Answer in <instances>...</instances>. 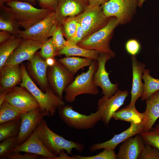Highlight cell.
<instances>
[{"instance_id":"5","label":"cell","mask_w":159,"mask_h":159,"mask_svg":"<svg viewBox=\"0 0 159 159\" xmlns=\"http://www.w3.org/2000/svg\"><path fill=\"white\" fill-rule=\"evenodd\" d=\"M97 67V61L93 60L87 72H82L76 76L64 90L65 94L64 98L66 102H72L78 96L81 95H97L98 94L99 90L93 80V75Z\"/></svg>"},{"instance_id":"41","label":"cell","mask_w":159,"mask_h":159,"mask_svg":"<svg viewBox=\"0 0 159 159\" xmlns=\"http://www.w3.org/2000/svg\"><path fill=\"white\" fill-rule=\"evenodd\" d=\"M39 156L37 155L25 152L22 154L20 152L11 151L8 155V159H37Z\"/></svg>"},{"instance_id":"18","label":"cell","mask_w":159,"mask_h":159,"mask_svg":"<svg viewBox=\"0 0 159 159\" xmlns=\"http://www.w3.org/2000/svg\"><path fill=\"white\" fill-rule=\"evenodd\" d=\"M144 131V122L140 123L131 122L130 126L125 131L119 134L115 135L112 138L108 141L93 144L90 147L89 150L91 152L103 149L114 150L119 144L126 139L139 134Z\"/></svg>"},{"instance_id":"27","label":"cell","mask_w":159,"mask_h":159,"mask_svg":"<svg viewBox=\"0 0 159 159\" xmlns=\"http://www.w3.org/2000/svg\"><path fill=\"white\" fill-rule=\"evenodd\" d=\"M22 39L21 38L16 36L0 44V69L4 66L8 58Z\"/></svg>"},{"instance_id":"3","label":"cell","mask_w":159,"mask_h":159,"mask_svg":"<svg viewBox=\"0 0 159 159\" xmlns=\"http://www.w3.org/2000/svg\"><path fill=\"white\" fill-rule=\"evenodd\" d=\"M119 24L115 17H110L106 24L100 29L85 38L77 45L82 48L94 50L100 53H106L114 58L115 53L110 44L113 32Z\"/></svg>"},{"instance_id":"21","label":"cell","mask_w":159,"mask_h":159,"mask_svg":"<svg viewBox=\"0 0 159 159\" xmlns=\"http://www.w3.org/2000/svg\"><path fill=\"white\" fill-rule=\"evenodd\" d=\"M0 71V92L9 90L21 83L22 73L20 64L5 65Z\"/></svg>"},{"instance_id":"22","label":"cell","mask_w":159,"mask_h":159,"mask_svg":"<svg viewBox=\"0 0 159 159\" xmlns=\"http://www.w3.org/2000/svg\"><path fill=\"white\" fill-rule=\"evenodd\" d=\"M132 69V82L130 106L135 105L138 99L143 95L144 85L142 81L143 70L145 65L138 62L135 56L131 57Z\"/></svg>"},{"instance_id":"40","label":"cell","mask_w":159,"mask_h":159,"mask_svg":"<svg viewBox=\"0 0 159 159\" xmlns=\"http://www.w3.org/2000/svg\"><path fill=\"white\" fill-rule=\"evenodd\" d=\"M85 31L80 24L78 23L76 30L74 34L66 40L69 44L77 45L84 38Z\"/></svg>"},{"instance_id":"31","label":"cell","mask_w":159,"mask_h":159,"mask_svg":"<svg viewBox=\"0 0 159 159\" xmlns=\"http://www.w3.org/2000/svg\"><path fill=\"white\" fill-rule=\"evenodd\" d=\"M16 22L4 14L0 16V30L9 32L16 36L21 30Z\"/></svg>"},{"instance_id":"2","label":"cell","mask_w":159,"mask_h":159,"mask_svg":"<svg viewBox=\"0 0 159 159\" xmlns=\"http://www.w3.org/2000/svg\"><path fill=\"white\" fill-rule=\"evenodd\" d=\"M22 80L20 86L26 88L33 96L38 103L41 110L47 116L54 115L56 111L65 105L60 98L49 87L45 92L39 89L29 75L25 66L22 64Z\"/></svg>"},{"instance_id":"11","label":"cell","mask_w":159,"mask_h":159,"mask_svg":"<svg viewBox=\"0 0 159 159\" xmlns=\"http://www.w3.org/2000/svg\"><path fill=\"white\" fill-rule=\"evenodd\" d=\"M112 58L110 54L106 53H100L97 60L98 67L95 72L93 80L95 85L100 87L102 90L104 95L107 97L112 96L118 90V84H112L109 77V72L106 70V62Z\"/></svg>"},{"instance_id":"39","label":"cell","mask_w":159,"mask_h":159,"mask_svg":"<svg viewBox=\"0 0 159 159\" xmlns=\"http://www.w3.org/2000/svg\"><path fill=\"white\" fill-rule=\"evenodd\" d=\"M125 48L129 54L132 56H135L140 52L141 45L137 40L131 39L126 42L125 44Z\"/></svg>"},{"instance_id":"10","label":"cell","mask_w":159,"mask_h":159,"mask_svg":"<svg viewBox=\"0 0 159 159\" xmlns=\"http://www.w3.org/2000/svg\"><path fill=\"white\" fill-rule=\"evenodd\" d=\"M47 79L49 86L55 93L63 100L65 88L74 80L73 75L58 61L53 66L49 67Z\"/></svg>"},{"instance_id":"6","label":"cell","mask_w":159,"mask_h":159,"mask_svg":"<svg viewBox=\"0 0 159 159\" xmlns=\"http://www.w3.org/2000/svg\"><path fill=\"white\" fill-rule=\"evenodd\" d=\"M58 110L59 116L63 122L69 127L77 130L92 128L101 120L100 112L97 110L87 115L75 111L69 105H64Z\"/></svg>"},{"instance_id":"35","label":"cell","mask_w":159,"mask_h":159,"mask_svg":"<svg viewBox=\"0 0 159 159\" xmlns=\"http://www.w3.org/2000/svg\"><path fill=\"white\" fill-rule=\"evenodd\" d=\"M38 52L40 56L45 60L48 58L54 57L58 55V51L50 38L44 42Z\"/></svg>"},{"instance_id":"36","label":"cell","mask_w":159,"mask_h":159,"mask_svg":"<svg viewBox=\"0 0 159 159\" xmlns=\"http://www.w3.org/2000/svg\"><path fill=\"white\" fill-rule=\"evenodd\" d=\"M140 135L145 143L149 144L159 150V132L153 130L143 131Z\"/></svg>"},{"instance_id":"37","label":"cell","mask_w":159,"mask_h":159,"mask_svg":"<svg viewBox=\"0 0 159 159\" xmlns=\"http://www.w3.org/2000/svg\"><path fill=\"white\" fill-rule=\"evenodd\" d=\"M139 159H159V150L145 143Z\"/></svg>"},{"instance_id":"26","label":"cell","mask_w":159,"mask_h":159,"mask_svg":"<svg viewBox=\"0 0 159 159\" xmlns=\"http://www.w3.org/2000/svg\"><path fill=\"white\" fill-rule=\"evenodd\" d=\"M92 60L87 58L70 56L60 58L58 61L74 75L80 69L89 66Z\"/></svg>"},{"instance_id":"1","label":"cell","mask_w":159,"mask_h":159,"mask_svg":"<svg viewBox=\"0 0 159 159\" xmlns=\"http://www.w3.org/2000/svg\"><path fill=\"white\" fill-rule=\"evenodd\" d=\"M0 9L4 14L11 18L19 27L26 29L44 19L54 11L38 9L26 2L11 0L6 5L0 3Z\"/></svg>"},{"instance_id":"19","label":"cell","mask_w":159,"mask_h":159,"mask_svg":"<svg viewBox=\"0 0 159 159\" xmlns=\"http://www.w3.org/2000/svg\"><path fill=\"white\" fill-rule=\"evenodd\" d=\"M28 71L41 89L45 92L50 87L47 79L48 66L45 60L37 52L29 61Z\"/></svg>"},{"instance_id":"8","label":"cell","mask_w":159,"mask_h":159,"mask_svg":"<svg viewBox=\"0 0 159 159\" xmlns=\"http://www.w3.org/2000/svg\"><path fill=\"white\" fill-rule=\"evenodd\" d=\"M75 17L85 31L84 38L103 27L110 18L104 14L101 6L98 5H89L82 13Z\"/></svg>"},{"instance_id":"45","label":"cell","mask_w":159,"mask_h":159,"mask_svg":"<svg viewBox=\"0 0 159 159\" xmlns=\"http://www.w3.org/2000/svg\"><path fill=\"white\" fill-rule=\"evenodd\" d=\"M109 0H88L90 6H101Z\"/></svg>"},{"instance_id":"48","label":"cell","mask_w":159,"mask_h":159,"mask_svg":"<svg viewBox=\"0 0 159 159\" xmlns=\"http://www.w3.org/2000/svg\"><path fill=\"white\" fill-rule=\"evenodd\" d=\"M16 0L27 2L32 4L33 5H35L36 4V0Z\"/></svg>"},{"instance_id":"17","label":"cell","mask_w":159,"mask_h":159,"mask_svg":"<svg viewBox=\"0 0 159 159\" xmlns=\"http://www.w3.org/2000/svg\"><path fill=\"white\" fill-rule=\"evenodd\" d=\"M89 6L88 0H58L54 12L58 24H61L68 18L80 14Z\"/></svg>"},{"instance_id":"16","label":"cell","mask_w":159,"mask_h":159,"mask_svg":"<svg viewBox=\"0 0 159 159\" xmlns=\"http://www.w3.org/2000/svg\"><path fill=\"white\" fill-rule=\"evenodd\" d=\"M44 42L22 39L6 62L5 65L20 64L22 62L30 60Z\"/></svg>"},{"instance_id":"24","label":"cell","mask_w":159,"mask_h":159,"mask_svg":"<svg viewBox=\"0 0 159 159\" xmlns=\"http://www.w3.org/2000/svg\"><path fill=\"white\" fill-rule=\"evenodd\" d=\"M112 118L130 123H140L144 122L145 116L143 113L139 112L136 109L135 105H129L117 111L113 114Z\"/></svg>"},{"instance_id":"34","label":"cell","mask_w":159,"mask_h":159,"mask_svg":"<svg viewBox=\"0 0 159 159\" xmlns=\"http://www.w3.org/2000/svg\"><path fill=\"white\" fill-rule=\"evenodd\" d=\"M77 23L74 17L66 19L61 24L63 35L66 40L74 34L76 30Z\"/></svg>"},{"instance_id":"23","label":"cell","mask_w":159,"mask_h":159,"mask_svg":"<svg viewBox=\"0 0 159 159\" xmlns=\"http://www.w3.org/2000/svg\"><path fill=\"white\" fill-rule=\"evenodd\" d=\"M143 113L145 116L144 131H150L159 117V90L146 100V108Z\"/></svg>"},{"instance_id":"4","label":"cell","mask_w":159,"mask_h":159,"mask_svg":"<svg viewBox=\"0 0 159 159\" xmlns=\"http://www.w3.org/2000/svg\"><path fill=\"white\" fill-rule=\"evenodd\" d=\"M39 137L46 146L50 151L58 155L62 150L69 154L75 149L81 153L84 150V144L77 141L67 140L53 131L43 119L38 125Z\"/></svg>"},{"instance_id":"32","label":"cell","mask_w":159,"mask_h":159,"mask_svg":"<svg viewBox=\"0 0 159 159\" xmlns=\"http://www.w3.org/2000/svg\"><path fill=\"white\" fill-rule=\"evenodd\" d=\"M17 136L5 139L0 143V159H7L12 150L16 146Z\"/></svg>"},{"instance_id":"44","label":"cell","mask_w":159,"mask_h":159,"mask_svg":"<svg viewBox=\"0 0 159 159\" xmlns=\"http://www.w3.org/2000/svg\"><path fill=\"white\" fill-rule=\"evenodd\" d=\"M64 151H62L55 159H78L76 155L69 156L64 153Z\"/></svg>"},{"instance_id":"28","label":"cell","mask_w":159,"mask_h":159,"mask_svg":"<svg viewBox=\"0 0 159 159\" xmlns=\"http://www.w3.org/2000/svg\"><path fill=\"white\" fill-rule=\"evenodd\" d=\"M150 71L144 69L143 79L144 82V87L141 100H146L156 91L159 90V79H155L149 74Z\"/></svg>"},{"instance_id":"42","label":"cell","mask_w":159,"mask_h":159,"mask_svg":"<svg viewBox=\"0 0 159 159\" xmlns=\"http://www.w3.org/2000/svg\"><path fill=\"white\" fill-rule=\"evenodd\" d=\"M41 8L49 9L55 11L56 9L58 0H37Z\"/></svg>"},{"instance_id":"50","label":"cell","mask_w":159,"mask_h":159,"mask_svg":"<svg viewBox=\"0 0 159 159\" xmlns=\"http://www.w3.org/2000/svg\"><path fill=\"white\" fill-rule=\"evenodd\" d=\"M138 0V6L141 7L145 0Z\"/></svg>"},{"instance_id":"14","label":"cell","mask_w":159,"mask_h":159,"mask_svg":"<svg viewBox=\"0 0 159 159\" xmlns=\"http://www.w3.org/2000/svg\"><path fill=\"white\" fill-rule=\"evenodd\" d=\"M11 151L24 152L42 156V159H55L57 155L50 151L40 139L38 126L31 135L24 142L16 146Z\"/></svg>"},{"instance_id":"9","label":"cell","mask_w":159,"mask_h":159,"mask_svg":"<svg viewBox=\"0 0 159 159\" xmlns=\"http://www.w3.org/2000/svg\"><path fill=\"white\" fill-rule=\"evenodd\" d=\"M58 24L54 11L28 29L20 30L16 36L22 39L44 42L51 37Z\"/></svg>"},{"instance_id":"29","label":"cell","mask_w":159,"mask_h":159,"mask_svg":"<svg viewBox=\"0 0 159 159\" xmlns=\"http://www.w3.org/2000/svg\"><path fill=\"white\" fill-rule=\"evenodd\" d=\"M21 124V118L0 124V141L18 136Z\"/></svg>"},{"instance_id":"25","label":"cell","mask_w":159,"mask_h":159,"mask_svg":"<svg viewBox=\"0 0 159 159\" xmlns=\"http://www.w3.org/2000/svg\"><path fill=\"white\" fill-rule=\"evenodd\" d=\"M58 55H64L66 57L78 56L97 60L99 53L97 51L82 48L78 45L69 44L59 51Z\"/></svg>"},{"instance_id":"38","label":"cell","mask_w":159,"mask_h":159,"mask_svg":"<svg viewBox=\"0 0 159 159\" xmlns=\"http://www.w3.org/2000/svg\"><path fill=\"white\" fill-rule=\"evenodd\" d=\"M78 159H117L114 150L105 149L99 154L91 156H84L76 155Z\"/></svg>"},{"instance_id":"33","label":"cell","mask_w":159,"mask_h":159,"mask_svg":"<svg viewBox=\"0 0 159 159\" xmlns=\"http://www.w3.org/2000/svg\"><path fill=\"white\" fill-rule=\"evenodd\" d=\"M64 36L61 24H58L51 36L52 43L58 52L69 44Z\"/></svg>"},{"instance_id":"7","label":"cell","mask_w":159,"mask_h":159,"mask_svg":"<svg viewBox=\"0 0 159 159\" xmlns=\"http://www.w3.org/2000/svg\"><path fill=\"white\" fill-rule=\"evenodd\" d=\"M138 6V0H109L101 6L106 16L115 17L123 24L130 21Z\"/></svg>"},{"instance_id":"43","label":"cell","mask_w":159,"mask_h":159,"mask_svg":"<svg viewBox=\"0 0 159 159\" xmlns=\"http://www.w3.org/2000/svg\"><path fill=\"white\" fill-rule=\"evenodd\" d=\"M15 37H16L15 35L8 32L1 31L0 32V44H1Z\"/></svg>"},{"instance_id":"46","label":"cell","mask_w":159,"mask_h":159,"mask_svg":"<svg viewBox=\"0 0 159 159\" xmlns=\"http://www.w3.org/2000/svg\"><path fill=\"white\" fill-rule=\"evenodd\" d=\"M45 60L48 67L53 66L57 61L54 57L48 58L46 59Z\"/></svg>"},{"instance_id":"49","label":"cell","mask_w":159,"mask_h":159,"mask_svg":"<svg viewBox=\"0 0 159 159\" xmlns=\"http://www.w3.org/2000/svg\"><path fill=\"white\" fill-rule=\"evenodd\" d=\"M152 130L155 131L159 132V124H157L155 127L153 128Z\"/></svg>"},{"instance_id":"13","label":"cell","mask_w":159,"mask_h":159,"mask_svg":"<svg viewBox=\"0 0 159 159\" xmlns=\"http://www.w3.org/2000/svg\"><path fill=\"white\" fill-rule=\"evenodd\" d=\"M129 93L127 91L118 90L111 97L102 96L98 101L97 110L100 112L101 120L107 125L115 112L124 103Z\"/></svg>"},{"instance_id":"47","label":"cell","mask_w":159,"mask_h":159,"mask_svg":"<svg viewBox=\"0 0 159 159\" xmlns=\"http://www.w3.org/2000/svg\"><path fill=\"white\" fill-rule=\"evenodd\" d=\"M9 90H5L0 92V106L5 101L6 95Z\"/></svg>"},{"instance_id":"30","label":"cell","mask_w":159,"mask_h":159,"mask_svg":"<svg viewBox=\"0 0 159 159\" xmlns=\"http://www.w3.org/2000/svg\"><path fill=\"white\" fill-rule=\"evenodd\" d=\"M24 112L5 100L0 106V124L20 118Z\"/></svg>"},{"instance_id":"20","label":"cell","mask_w":159,"mask_h":159,"mask_svg":"<svg viewBox=\"0 0 159 159\" xmlns=\"http://www.w3.org/2000/svg\"><path fill=\"white\" fill-rule=\"evenodd\" d=\"M145 144L139 134L128 138L120 146L117 159H139Z\"/></svg>"},{"instance_id":"51","label":"cell","mask_w":159,"mask_h":159,"mask_svg":"<svg viewBox=\"0 0 159 159\" xmlns=\"http://www.w3.org/2000/svg\"><path fill=\"white\" fill-rule=\"evenodd\" d=\"M11 0H0V3H6Z\"/></svg>"},{"instance_id":"15","label":"cell","mask_w":159,"mask_h":159,"mask_svg":"<svg viewBox=\"0 0 159 159\" xmlns=\"http://www.w3.org/2000/svg\"><path fill=\"white\" fill-rule=\"evenodd\" d=\"M47 116L39 107L24 112L21 116V124L17 136V146L24 142L31 135L44 117Z\"/></svg>"},{"instance_id":"12","label":"cell","mask_w":159,"mask_h":159,"mask_svg":"<svg viewBox=\"0 0 159 159\" xmlns=\"http://www.w3.org/2000/svg\"><path fill=\"white\" fill-rule=\"evenodd\" d=\"M5 100L24 112L39 107L32 94L26 88L21 86L9 90Z\"/></svg>"}]
</instances>
